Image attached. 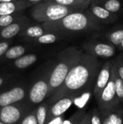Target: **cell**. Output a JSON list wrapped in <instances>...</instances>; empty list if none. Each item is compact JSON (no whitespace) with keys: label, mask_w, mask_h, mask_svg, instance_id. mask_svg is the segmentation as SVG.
I'll return each mask as SVG.
<instances>
[{"label":"cell","mask_w":123,"mask_h":124,"mask_svg":"<svg viewBox=\"0 0 123 124\" xmlns=\"http://www.w3.org/2000/svg\"><path fill=\"white\" fill-rule=\"evenodd\" d=\"M101 67L97 57L83 53L78 62L67 74L63 84L54 95V100L65 97H78L86 92H91Z\"/></svg>","instance_id":"cell-1"},{"label":"cell","mask_w":123,"mask_h":124,"mask_svg":"<svg viewBox=\"0 0 123 124\" xmlns=\"http://www.w3.org/2000/svg\"><path fill=\"white\" fill-rule=\"evenodd\" d=\"M41 26L47 33L70 35L100 30L101 23L96 20L89 11L78 10L59 20L42 23Z\"/></svg>","instance_id":"cell-2"},{"label":"cell","mask_w":123,"mask_h":124,"mask_svg":"<svg viewBox=\"0 0 123 124\" xmlns=\"http://www.w3.org/2000/svg\"><path fill=\"white\" fill-rule=\"evenodd\" d=\"M83 52L78 48L72 46L61 52L59 54V62L52 70L49 80V92L53 96L63 84L67 74L78 62Z\"/></svg>","instance_id":"cell-3"},{"label":"cell","mask_w":123,"mask_h":124,"mask_svg":"<svg viewBox=\"0 0 123 124\" xmlns=\"http://www.w3.org/2000/svg\"><path fill=\"white\" fill-rule=\"evenodd\" d=\"M76 11L78 10L59 4L51 0H43L33 4L30 9V15L34 20L42 23L59 20Z\"/></svg>","instance_id":"cell-4"},{"label":"cell","mask_w":123,"mask_h":124,"mask_svg":"<svg viewBox=\"0 0 123 124\" xmlns=\"http://www.w3.org/2000/svg\"><path fill=\"white\" fill-rule=\"evenodd\" d=\"M120 101L117 97L115 88L113 75L111 73L109 80L102 91L97 102L98 110L101 118L109 111L120 107Z\"/></svg>","instance_id":"cell-5"},{"label":"cell","mask_w":123,"mask_h":124,"mask_svg":"<svg viewBox=\"0 0 123 124\" xmlns=\"http://www.w3.org/2000/svg\"><path fill=\"white\" fill-rule=\"evenodd\" d=\"M83 49L87 54L97 58H109L113 57L116 52L115 46L109 42L90 41L83 44Z\"/></svg>","instance_id":"cell-6"},{"label":"cell","mask_w":123,"mask_h":124,"mask_svg":"<svg viewBox=\"0 0 123 124\" xmlns=\"http://www.w3.org/2000/svg\"><path fill=\"white\" fill-rule=\"evenodd\" d=\"M111 65L112 60L106 62L100 68V70L96 77V80L94 87V96L98 102L100 95L107 86L111 74Z\"/></svg>","instance_id":"cell-7"},{"label":"cell","mask_w":123,"mask_h":124,"mask_svg":"<svg viewBox=\"0 0 123 124\" xmlns=\"http://www.w3.org/2000/svg\"><path fill=\"white\" fill-rule=\"evenodd\" d=\"M89 12L100 23L110 24L117 20L118 15L115 13H112L102 7L91 3L89 7Z\"/></svg>","instance_id":"cell-8"},{"label":"cell","mask_w":123,"mask_h":124,"mask_svg":"<svg viewBox=\"0 0 123 124\" xmlns=\"http://www.w3.org/2000/svg\"><path fill=\"white\" fill-rule=\"evenodd\" d=\"M28 25V20L26 17L22 16L14 23L3 28L0 31V37L4 39H9L20 32Z\"/></svg>","instance_id":"cell-9"},{"label":"cell","mask_w":123,"mask_h":124,"mask_svg":"<svg viewBox=\"0 0 123 124\" xmlns=\"http://www.w3.org/2000/svg\"><path fill=\"white\" fill-rule=\"evenodd\" d=\"M33 4L26 0H14L11 1L0 2V16L20 12Z\"/></svg>","instance_id":"cell-10"},{"label":"cell","mask_w":123,"mask_h":124,"mask_svg":"<svg viewBox=\"0 0 123 124\" xmlns=\"http://www.w3.org/2000/svg\"><path fill=\"white\" fill-rule=\"evenodd\" d=\"M48 83L44 80H39L32 86L29 94V98L33 103L38 104L44 100L46 95H48Z\"/></svg>","instance_id":"cell-11"},{"label":"cell","mask_w":123,"mask_h":124,"mask_svg":"<svg viewBox=\"0 0 123 124\" xmlns=\"http://www.w3.org/2000/svg\"><path fill=\"white\" fill-rule=\"evenodd\" d=\"M25 97V91L21 87H15L0 94V106L4 107L22 100Z\"/></svg>","instance_id":"cell-12"},{"label":"cell","mask_w":123,"mask_h":124,"mask_svg":"<svg viewBox=\"0 0 123 124\" xmlns=\"http://www.w3.org/2000/svg\"><path fill=\"white\" fill-rule=\"evenodd\" d=\"M20 110L14 105L4 106L0 110V121L4 124H15L20 120Z\"/></svg>","instance_id":"cell-13"},{"label":"cell","mask_w":123,"mask_h":124,"mask_svg":"<svg viewBox=\"0 0 123 124\" xmlns=\"http://www.w3.org/2000/svg\"><path fill=\"white\" fill-rule=\"evenodd\" d=\"M74 97H65L61 98L55 102L50 109V116L51 118H56L63 115L72 105Z\"/></svg>","instance_id":"cell-14"},{"label":"cell","mask_w":123,"mask_h":124,"mask_svg":"<svg viewBox=\"0 0 123 124\" xmlns=\"http://www.w3.org/2000/svg\"><path fill=\"white\" fill-rule=\"evenodd\" d=\"M123 109L118 107L101 117L102 124H123Z\"/></svg>","instance_id":"cell-15"},{"label":"cell","mask_w":123,"mask_h":124,"mask_svg":"<svg viewBox=\"0 0 123 124\" xmlns=\"http://www.w3.org/2000/svg\"><path fill=\"white\" fill-rule=\"evenodd\" d=\"M111 73L113 75L115 88V92H116L117 97L120 102L123 103V81L117 73L114 60H112Z\"/></svg>","instance_id":"cell-16"},{"label":"cell","mask_w":123,"mask_h":124,"mask_svg":"<svg viewBox=\"0 0 123 124\" xmlns=\"http://www.w3.org/2000/svg\"><path fill=\"white\" fill-rule=\"evenodd\" d=\"M91 3L99 5L107 11L115 14L119 12L122 7V4L120 0H94Z\"/></svg>","instance_id":"cell-17"},{"label":"cell","mask_w":123,"mask_h":124,"mask_svg":"<svg viewBox=\"0 0 123 124\" xmlns=\"http://www.w3.org/2000/svg\"><path fill=\"white\" fill-rule=\"evenodd\" d=\"M46 33L45 30L42 28V26L39 25H28L25 27L21 32L20 35L30 38V39H37L39 36H42Z\"/></svg>","instance_id":"cell-18"},{"label":"cell","mask_w":123,"mask_h":124,"mask_svg":"<svg viewBox=\"0 0 123 124\" xmlns=\"http://www.w3.org/2000/svg\"><path fill=\"white\" fill-rule=\"evenodd\" d=\"M59 4L74 8L78 10H85L90 5L86 0H51Z\"/></svg>","instance_id":"cell-19"},{"label":"cell","mask_w":123,"mask_h":124,"mask_svg":"<svg viewBox=\"0 0 123 124\" xmlns=\"http://www.w3.org/2000/svg\"><path fill=\"white\" fill-rule=\"evenodd\" d=\"M37 60V56L34 54L22 55L14 61V65L20 69H24L33 65Z\"/></svg>","instance_id":"cell-20"},{"label":"cell","mask_w":123,"mask_h":124,"mask_svg":"<svg viewBox=\"0 0 123 124\" xmlns=\"http://www.w3.org/2000/svg\"><path fill=\"white\" fill-rule=\"evenodd\" d=\"M108 40V42L111 43L114 46H120L123 41V28H119L112 31L105 35Z\"/></svg>","instance_id":"cell-21"},{"label":"cell","mask_w":123,"mask_h":124,"mask_svg":"<svg viewBox=\"0 0 123 124\" xmlns=\"http://www.w3.org/2000/svg\"><path fill=\"white\" fill-rule=\"evenodd\" d=\"M25 52V48L21 45H17L9 48L5 52L4 57L7 60H16L20 57L24 55Z\"/></svg>","instance_id":"cell-22"},{"label":"cell","mask_w":123,"mask_h":124,"mask_svg":"<svg viewBox=\"0 0 123 124\" xmlns=\"http://www.w3.org/2000/svg\"><path fill=\"white\" fill-rule=\"evenodd\" d=\"M22 17V15L19 14V12L0 16V28L1 29L10 24L14 23L15 21H17Z\"/></svg>","instance_id":"cell-23"},{"label":"cell","mask_w":123,"mask_h":124,"mask_svg":"<svg viewBox=\"0 0 123 124\" xmlns=\"http://www.w3.org/2000/svg\"><path fill=\"white\" fill-rule=\"evenodd\" d=\"M57 39H58V37L57 36V34L53 33H47V32H46L42 36H41L38 38L36 39V41L38 43H40V44H48L54 43L55 41H57Z\"/></svg>","instance_id":"cell-24"},{"label":"cell","mask_w":123,"mask_h":124,"mask_svg":"<svg viewBox=\"0 0 123 124\" xmlns=\"http://www.w3.org/2000/svg\"><path fill=\"white\" fill-rule=\"evenodd\" d=\"M91 92H83V94H81V96H78L76 97V98H74L73 102L76 105V106H78L80 108H82L87 102V101L88 100L90 96H91Z\"/></svg>","instance_id":"cell-25"},{"label":"cell","mask_w":123,"mask_h":124,"mask_svg":"<svg viewBox=\"0 0 123 124\" xmlns=\"http://www.w3.org/2000/svg\"><path fill=\"white\" fill-rule=\"evenodd\" d=\"M47 110L44 105H42L38 107L36 111V119L38 124H44L46 120Z\"/></svg>","instance_id":"cell-26"},{"label":"cell","mask_w":123,"mask_h":124,"mask_svg":"<svg viewBox=\"0 0 123 124\" xmlns=\"http://www.w3.org/2000/svg\"><path fill=\"white\" fill-rule=\"evenodd\" d=\"M113 60L115 64L117 73L123 81V53L120 54Z\"/></svg>","instance_id":"cell-27"},{"label":"cell","mask_w":123,"mask_h":124,"mask_svg":"<svg viewBox=\"0 0 123 124\" xmlns=\"http://www.w3.org/2000/svg\"><path fill=\"white\" fill-rule=\"evenodd\" d=\"M91 124H102L98 108H95L91 115Z\"/></svg>","instance_id":"cell-28"},{"label":"cell","mask_w":123,"mask_h":124,"mask_svg":"<svg viewBox=\"0 0 123 124\" xmlns=\"http://www.w3.org/2000/svg\"><path fill=\"white\" fill-rule=\"evenodd\" d=\"M21 124H38L36 114H30L27 116L23 119Z\"/></svg>","instance_id":"cell-29"},{"label":"cell","mask_w":123,"mask_h":124,"mask_svg":"<svg viewBox=\"0 0 123 124\" xmlns=\"http://www.w3.org/2000/svg\"><path fill=\"white\" fill-rule=\"evenodd\" d=\"M9 44L7 41L0 42V57L3 56L9 49Z\"/></svg>","instance_id":"cell-30"},{"label":"cell","mask_w":123,"mask_h":124,"mask_svg":"<svg viewBox=\"0 0 123 124\" xmlns=\"http://www.w3.org/2000/svg\"><path fill=\"white\" fill-rule=\"evenodd\" d=\"M78 124H91V114L85 115L79 121Z\"/></svg>","instance_id":"cell-31"},{"label":"cell","mask_w":123,"mask_h":124,"mask_svg":"<svg viewBox=\"0 0 123 124\" xmlns=\"http://www.w3.org/2000/svg\"><path fill=\"white\" fill-rule=\"evenodd\" d=\"M63 124V120L62 116H58L56 118H54V119H52L51 121H50V122L48 124Z\"/></svg>","instance_id":"cell-32"},{"label":"cell","mask_w":123,"mask_h":124,"mask_svg":"<svg viewBox=\"0 0 123 124\" xmlns=\"http://www.w3.org/2000/svg\"><path fill=\"white\" fill-rule=\"evenodd\" d=\"M26 1H28V2H30L32 4H36L39 3V2H41V1H42L43 0H26Z\"/></svg>","instance_id":"cell-33"},{"label":"cell","mask_w":123,"mask_h":124,"mask_svg":"<svg viewBox=\"0 0 123 124\" xmlns=\"http://www.w3.org/2000/svg\"><path fill=\"white\" fill-rule=\"evenodd\" d=\"M72 124L70 123V121H63V124Z\"/></svg>","instance_id":"cell-34"},{"label":"cell","mask_w":123,"mask_h":124,"mask_svg":"<svg viewBox=\"0 0 123 124\" xmlns=\"http://www.w3.org/2000/svg\"><path fill=\"white\" fill-rule=\"evenodd\" d=\"M14 0H0V2H6V1H11Z\"/></svg>","instance_id":"cell-35"},{"label":"cell","mask_w":123,"mask_h":124,"mask_svg":"<svg viewBox=\"0 0 123 124\" xmlns=\"http://www.w3.org/2000/svg\"><path fill=\"white\" fill-rule=\"evenodd\" d=\"M119 47H120V48L121 49H123V41H122V43L120 44V46H119Z\"/></svg>","instance_id":"cell-36"},{"label":"cell","mask_w":123,"mask_h":124,"mask_svg":"<svg viewBox=\"0 0 123 124\" xmlns=\"http://www.w3.org/2000/svg\"><path fill=\"white\" fill-rule=\"evenodd\" d=\"M2 83H3V79L1 78H0V86L2 84Z\"/></svg>","instance_id":"cell-37"},{"label":"cell","mask_w":123,"mask_h":124,"mask_svg":"<svg viewBox=\"0 0 123 124\" xmlns=\"http://www.w3.org/2000/svg\"><path fill=\"white\" fill-rule=\"evenodd\" d=\"M86 1H88V3H90V4H91V1H92L93 0H86Z\"/></svg>","instance_id":"cell-38"},{"label":"cell","mask_w":123,"mask_h":124,"mask_svg":"<svg viewBox=\"0 0 123 124\" xmlns=\"http://www.w3.org/2000/svg\"><path fill=\"white\" fill-rule=\"evenodd\" d=\"M0 124H4V123H2L1 121H0Z\"/></svg>","instance_id":"cell-39"},{"label":"cell","mask_w":123,"mask_h":124,"mask_svg":"<svg viewBox=\"0 0 123 124\" xmlns=\"http://www.w3.org/2000/svg\"><path fill=\"white\" fill-rule=\"evenodd\" d=\"M93 1H94V0H93ZM94 1H97V0H94Z\"/></svg>","instance_id":"cell-40"},{"label":"cell","mask_w":123,"mask_h":124,"mask_svg":"<svg viewBox=\"0 0 123 124\" xmlns=\"http://www.w3.org/2000/svg\"></svg>","instance_id":"cell-41"}]
</instances>
